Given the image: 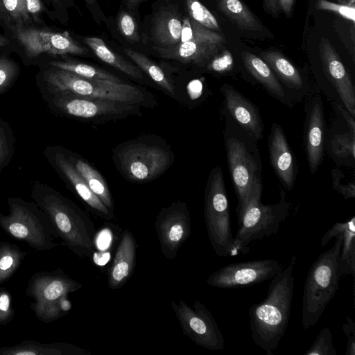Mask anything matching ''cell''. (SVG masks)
<instances>
[{
  "instance_id": "obj_1",
  "label": "cell",
  "mask_w": 355,
  "mask_h": 355,
  "mask_svg": "<svg viewBox=\"0 0 355 355\" xmlns=\"http://www.w3.org/2000/svg\"><path fill=\"white\" fill-rule=\"evenodd\" d=\"M296 263L292 255L270 279L266 297L248 311L252 340L268 355L274 354L288 324Z\"/></svg>"
},
{
  "instance_id": "obj_2",
  "label": "cell",
  "mask_w": 355,
  "mask_h": 355,
  "mask_svg": "<svg viewBox=\"0 0 355 355\" xmlns=\"http://www.w3.org/2000/svg\"><path fill=\"white\" fill-rule=\"evenodd\" d=\"M31 196L49 218L57 238L77 256L92 259L95 231L86 214L58 191L39 181L33 182Z\"/></svg>"
},
{
  "instance_id": "obj_3",
  "label": "cell",
  "mask_w": 355,
  "mask_h": 355,
  "mask_svg": "<svg viewBox=\"0 0 355 355\" xmlns=\"http://www.w3.org/2000/svg\"><path fill=\"white\" fill-rule=\"evenodd\" d=\"M36 83L40 92H60L89 98L106 99L153 106V96L146 91L125 83L85 78L49 65L40 67Z\"/></svg>"
},
{
  "instance_id": "obj_4",
  "label": "cell",
  "mask_w": 355,
  "mask_h": 355,
  "mask_svg": "<svg viewBox=\"0 0 355 355\" xmlns=\"http://www.w3.org/2000/svg\"><path fill=\"white\" fill-rule=\"evenodd\" d=\"M336 237L334 245L322 252L311 266L302 296V324L306 329L314 326L338 290L341 279L338 268L343 234L335 223L322 236L320 244L327 245Z\"/></svg>"
},
{
  "instance_id": "obj_5",
  "label": "cell",
  "mask_w": 355,
  "mask_h": 355,
  "mask_svg": "<svg viewBox=\"0 0 355 355\" xmlns=\"http://www.w3.org/2000/svg\"><path fill=\"white\" fill-rule=\"evenodd\" d=\"M261 193L259 176L243 205L236 209L238 227L233 240L235 255L247 254L252 242L277 234L281 223L288 217L291 202L286 201L284 191H281L279 201L272 205L261 202Z\"/></svg>"
},
{
  "instance_id": "obj_6",
  "label": "cell",
  "mask_w": 355,
  "mask_h": 355,
  "mask_svg": "<svg viewBox=\"0 0 355 355\" xmlns=\"http://www.w3.org/2000/svg\"><path fill=\"white\" fill-rule=\"evenodd\" d=\"M113 160L124 178L144 183L164 173L173 163L174 155L164 141L148 135L117 146L113 150Z\"/></svg>"
},
{
  "instance_id": "obj_7",
  "label": "cell",
  "mask_w": 355,
  "mask_h": 355,
  "mask_svg": "<svg viewBox=\"0 0 355 355\" xmlns=\"http://www.w3.org/2000/svg\"><path fill=\"white\" fill-rule=\"evenodd\" d=\"M9 37L12 53H17L26 66L41 67L67 55L87 53L68 31H56L46 25L17 28Z\"/></svg>"
},
{
  "instance_id": "obj_8",
  "label": "cell",
  "mask_w": 355,
  "mask_h": 355,
  "mask_svg": "<svg viewBox=\"0 0 355 355\" xmlns=\"http://www.w3.org/2000/svg\"><path fill=\"white\" fill-rule=\"evenodd\" d=\"M41 93L49 110L60 116L99 123L141 114L139 105L60 92Z\"/></svg>"
},
{
  "instance_id": "obj_9",
  "label": "cell",
  "mask_w": 355,
  "mask_h": 355,
  "mask_svg": "<svg viewBox=\"0 0 355 355\" xmlns=\"http://www.w3.org/2000/svg\"><path fill=\"white\" fill-rule=\"evenodd\" d=\"M9 214H0V225L16 239L26 242L37 250L56 245L53 226L47 215L33 202L20 198H8Z\"/></svg>"
},
{
  "instance_id": "obj_10",
  "label": "cell",
  "mask_w": 355,
  "mask_h": 355,
  "mask_svg": "<svg viewBox=\"0 0 355 355\" xmlns=\"http://www.w3.org/2000/svg\"><path fill=\"white\" fill-rule=\"evenodd\" d=\"M204 215L211 245L216 255L222 257L235 255L231 230L229 201L220 166L211 172L207 181Z\"/></svg>"
},
{
  "instance_id": "obj_11",
  "label": "cell",
  "mask_w": 355,
  "mask_h": 355,
  "mask_svg": "<svg viewBox=\"0 0 355 355\" xmlns=\"http://www.w3.org/2000/svg\"><path fill=\"white\" fill-rule=\"evenodd\" d=\"M183 334L198 345L218 351L225 348V339L216 320L206 306L196 301L192 309L184 301H171Z\"/></svg>"
},
{
  "instance_id": "obj_12",
  "label": "cell",
  "mask_w": 355,
  "mask_h": 355,
  "mask_svg": "<svg viewBox=\"0 0 355 355\" xmlns=\"http://www.w3.org/2000/svg\"><path fill=\"white\" fill-rule=\"evenodd\" d=\"M191 21L194 29L191 40L170 47L155 49L163 58L204 67L216 55L225 40L220 34L202 26L192 19Z\"/></svg>"
},
{
  "instance_id": "obj_13",
  "label": "cell",
  "mask_w": 355,
  "mask_h": 355,
  "mask_svg": "<svg viewBox=\"0 0 355 355\" xmlns=\"http://www.w3.org/2000/svg\"><path fill=\"white\" fill-rule=\"evenodd\" d=\"M282 265L275 259H258L226 265L214 272L207 284L217 288L251 286L271 279Z\"/></svg>"
},
{
  "instance_id": "obj_14",
  "label": "cell",
  "mask_w": 355,
  "mask_h": 355,
  "mask_svg": "<svg viewBox=\"0 0 355 355\" xmlns=\"http://www.w3.org/2000/svg\"><path fill=\"white\" fill-rule=\"evenodd\" d=\"M155 227L162 254L173 259L191 232L187 205L178 201L162 208L157 216Z\"/></svg>"
},
{
  "instance_id": "obj_15",
  "label": "cell",
  "mask_w": 355,
  "mask_h": 355,
  "mask_svg": "<svg viewBox=\"0 0 355 355\" xmlns=\"http://www.w3.org/2000/svg\"><path fill=\"white\" fill-rule=\"evenodd\" d=\"M44 155L67 186L87 205L94 214L105 220L114 218V213L110 211L89 189L85 181L71 164L63 147L49 146L44 149Z\"/></svg>"
},
{
  "instance_id": "obj_16",
  "label": "cell",
  "mask_w": 355,
  "mask_h": 355,
  "mask_svg": "<svg viewBox=\"0 0 355 355\" xmlns=\"http://www.w3.org/2000/svg\"><path fill=\"white\" fill-rule=\"evenodd\" d=\"M228 166L240 208L246 200L254 180L259 177L257 165L243 142L235 137L226 141Z\"/></svg>"
},
{
  "instance_id": "obj_17",
  "label": "cell",
  "mask_w": 355,
  "mask_h": 355,
  "mask_svg": "<svg viewBox=\"0 0 355 355\" xmlns=\"http://www.w3.org/2000/svg\"><path fill=\"white\" fill-rule=\"evenodd\" d=\"M319 53L323 69L346 110L355 116V89L350 74L328 39L322 37Z\"/></svg>"
},
{
  "instance_id": "obj_18",
  "label": "cell",
  "mask_w": 355,
  "mask_h": 355,
  "mask_svg": "<svg viewBox=\"0 0 355 355\" xmlns=\"http://www.w3.org/2000/svg\"><path fill=\"white\" fill-rule=\"evenodd\" d=\"M222 91L227 110L234 121L255 139H262L261 118L254 105L229 85H225Z\"/></svg>"
},
{
  "instance_id": "obj_19",
  "label": "cell",
  "mask_w": 355,
  "mask_h": 355,
  "mask_svg": "<svg viewBox=\"0 0 355 355\" xmlns=\"http://www.w3.org/2000/svg\"><path fill=\"white\" fill-rule=\"evenodd\" d=\"M269 152L271 164L284 187L288 191L293 188L295 168L293 155L282 128L272 124L269 137Z\"/></svg>"
},
{
  "instance_id": "obj_20",
  "label": "cell",
  "mask_w": 355,
  "mask_h": 355,
  "mask_svg": "<svg viewBox=\"0 0 355 355\" xmlns=\"http://www.w3.org/2000/svg\"><path fill=\"white\" fill-rule=\"evenodd\" d=\"M324 113L320 98H315L310 109L305 135V145L310 171L314 174L323 157Z\"/></svg>"
},
{
  "instance_id": "obj_21",
  "label": "cell",
  "mask_w": 355,
  "mask_h": 355,
  "mask_svg": "<svg viewBox=\"0 0 355 355\" xmlns=\"http://www.w3.org/2000/svg\"><path fill=\"white\" fill-rule=\"evenodd\" d=\"M137 243L132 233L125 230L109 271L108 286L111 289L122 287L131 276L135 263Z\"/></svg>"
},
{
  "instance_id": "obj_22",
  "label": "cell",
  "mask_w": 355,
  "mask_h": 355,
  "mask_svg": "<svg viewBox=\"0 0 355 355\" xmlns=\"http://www.w3.org/2000/svg\"><path fill=\"white\" fill-rule=\"evenodd\" d=\"M82 285L62 271L47 277V284L39 293V304L47 305V312L53 319L60 315V304L69 293L80 289Z\"/></svg>"
},
{
  "instance_id": "obj_23",
  "label": "cell",
  "mask_w": 355,
  "mask_h": 355,
  "mask_svg": "<svg viewBox=\"0 0 355 355\" xmlns=\"http://www.w3.org/2000/svg\"><path fill=\"white\" fill-rule=\"evenodd\" d=\"M3 2L15 30L46 26L44 17H48V12L42 0H3Z\"/></svg>"
},
{
  "instance_id": "obj_24",
  "label": "cell",
  "mask_w": 355,
  "mask_h": 355,
  "mask_svg": "<svg viewBox=\"0 0 355 355\" xmlns=\"http://www.w3.org/2000/svg\"><path fill=\"white\" fill-rule=\"evenodd\" d=\"M64 151L89 189L110 211L114 213L112 196L108 185L101 173L79 155L66 148H64Z\"/></svg>"
},
{
  "instance_id": "obj_25",
  "label": "cell",
  "mask_w": 355,
  "mask_h": 355,
  "mask_svg": "<svg viewBox=\"0 0 355 355\" xmlns=\"http://www.w3.org/2000/svg\"><path fill=\"white\" fill-rule=\"evenodd\" d=\"M219 10L239 29L261 33L265 27L241 0H216Z\"/></svg>"
},
{
  "instance_id": "obj_26",
  "label": "cell",
  "mask_w": 355,
  "mask_h": 355,
  "mask_svg": "<svg viewBox=\"0 0 355 355\" xmlns=\"http://www.w3.org/2000/svg\"><path fill=\"white\" fill-rule=\"evenodd\" d=\"M343 234L338 268L340 278L347 275L355 277V216L344 222L336 223Z\"/></svg>"
},
{
  "instance_id": "obj_27",
  "label": "cell",
  "mask_w": 355,
  "mask_h": 355,
  "mask_svg": "<svg viewBox=\"0 0 355 355\" xmlns=\"http://www.w3.org/2000/svg\"><path fill=\"white\" fill-rule=\"evenodd\" d=\"M241 58L248 71L268 92L279 98H285L284 89L273 71L263 59L247 51L241 53Z\"/></svg>"
},
{
  "instance_id": "obj_28",
  "label": "cell",
  "mask_w": 355,
  "mask_h": 355,
  "mask_svg": "<svg viewBox=\"0 0 355 355\" xmlns=\"http://www.w3.org/2000/svg\"><path fill=\"white\" fill-rule=\"evenodd\" d=\"M83 42L103 62L134 78H142V72L138 67L110 50L102 39L85 37Z\"/></svg>"
},
{
  "instance_id": "obj_29",
  "label": "cell",
  "mask_w": 355,
  "mask_h": 355,
  "mask_svg": "<svg viewBox=\"0 0 355 355\" xmlns=\"http://www.w3.org/2000/svg\"><path fill=\"white\" fill-rule=\"evenodd\" d=\"M261 57L288 87L296 89L303 87L300 73L284 55L276 51H268L261 53Z\"/></svg>"
},
{
  "instance_id": "obj_30",
  "label": "cell",
  "mask_w": 355,
  "mask_h": 355,
  "mask_svg": "<svg viewBox=\"0 0 355 355\" xmlns=\"http://www.w3.org/2000/svg\"><path fill=\"white\" fill-rule=\"evenodd\" d=\"M182 22L173 12H162L153 27V36L159 47H170L180 41Z\"/></svg>"
},
{
  "instance_id": "obj_31",
  "label": "cell",
  "mask_w": 355,
  "mask_h": 355,
  "mask_svg": "<svg viewBox=\"0 0 355 355\" xmlns=\"http://www.w3.org/2000/svg\"><path fill=\"white\" fill-rule=\"evenodd\" d=\"M44 65H49L72 72L85 78L108 80L116 83H123L118 76L103 69L87 64L79 62L66 58L55 59L48 62Z\"/></svg>"
},
{
  "instance_id": "obj_32",
  "label": "cell",
  "mask_w": 355,
  "mask_h": 355,
  "mask_svg": "<svg viewBox=\"0 0 355 355\" xmlns=\"http://www.w3.org/2000/svg\"><path fill=\"white\" fill-rule=\"evenodd\" d=\"M124 52L136 63L141 70L144 71L162 89L172 96H175V90L174 86L164 71L156 64L149 60L145 55L131 49H125Z\"/></svg>"
},
{
  "instance_id": "obj_33",
  "label": "cell",
  "mask_w": 355,
  "mask_h": 355,
  "mask_svg": "<svg viewBox=\"0 0 355 355\" xmlns=\"http://www.w3.org/2000/svg\"><path fill=\"white\" fill-rule=\"evenodd\" d=\"M21 68L10 54L0 52V95L9 90L17 80Z\"/></svg>"
},
{
  "instance_id": "obj_34",
  "label": "cell",
  "mask_w": 355,
  "mask_h": 355,
  "mask_svg": "<svg viewBox=\"0 0 355 355\" xmlns=\"http://www.w3.org/2000/svg\"><path fill=\"white\" fill-rule=\"evenodd\" d=\"M15 144V137L11 126L0 118V173L12 160Z\"/></svg>"
},
{
  "instance_id": "obj_35",
  "label": "cell",
  "mask_w": 355,
  "mask_h": 355,
  "mask_svg": "<svg viewBox=\"0 0 355 355\" xmlns=\"http://www.w3.org/2000/svg\"><path fill=\"white\" fill-rule=\"evenodd\" d=\"M186 5L193 20L209 30L214 31L220 30L214 15L198 0H186Z\"/></svg>"
},
{
  "instance_id": "obj_36",
  "label": "cell",
  "mask_w": 355,
  "mask_h": 355,
  "mask_svg": "<svg viewBox=\"0 0 355 355\" xmlns=\"http://www.w3.org/2000/svg\"><path fill=\"white\" fill-rule=\"evenodd\" d=\"M305 355H336L337 352L333 345V338L330 329L324 327L312 345L304 353Z\"/></svg>"
},
{
  "instance_id": "obj_37",
  "label": "cell",
  "mask_w": 355,
  "mask_h": 355,
  "mask_svg": "<svg viewBox=\"0 0 355 355\" xmlns=\"http://www.w3.org/2000/svg\"><path fill=\"white\" fill-rule=\"evenodd\" d=\"M334 154L338 157H355V135L348 132L336 135L331 141Z\"/></svg>"
},
{
  "instance_id": "obj_38",
  "label": "cell",
  "mask_w": 355,
  "mask_h": 355,
  "mask_svg": "<svg viewBox=\"0 0 355 355\" xmlns=\"http://www.w3.org/2000/svg\"><path fill=\"white\" fill-rule=\"evenodd\" d=\"M47 12L48 17L55 21L66 24L68 20V9L73 6V0H42Z\"/></svg>"
},
{
  "instance_id": "obj_39",
  "label": "cell",
  "mask_w": 355,
  "mask_h": 355,
  "mask_svg": "<svg viewBox=\"0 0 355 355\" xmlns=\"http://www.w3.org/2000/svg\"><path fill=\"white\" fill-rule=\"evenodd\" d=\"M295 0H263L264 11L274 17L284 14L289 18L293 15Z\"/></svg>"
},
{
  "instance_id": "obj_40",
  "label": "cell",
  "mask_w": 355,
  "mask_h": 355,
  "mask_svg": "<svg viewBox=\"0 0 355 355\" xmlns=\"http://www.w3.org/2000/svg\"><path fill=\"white\" fill-rule=\"evenodd\" d=\"M315 8L318 10L333 12L339 16L351 21L353 24L355 21V8L342 3H336L327 0H319Z\"/></svg>"
},
{
  "instance_id": "obj_41",
  "label": "cell",
  "mask_w": 355,
  "mask_h": 355,
  "mask_svg": "<svg viewBox=\"0 0 355 355\" xmlns=\"http://www.w3.org/2000/svg\"><path fill=\"white\" fill-rule=\"evenodd\" d=\"M118 26L120 31L131 42L139 40L137 24L132 17L125 12H122L118 18Z\"/></svg>"
},
{
  "instance_id": "obj_42",
  "label": "cell",
  "mask_w": 355,
  "mask_h": 355,
  "mask_svg": "<svg viewBox=\"0 0 355 355\" xmlns=\"http://www.w3.org/2000/svg\"><path fill=\"white\" fill-rule=\"evenodd\" d=\"M343 173L339 169H333L331 171L332 184L334 189L340 193L345 200L355 198V185L352 182L347 185H343L340 180L343 178Z\"/></svg>"
},
{
  "instance_id": "obj_43",
  "label": "cell",
  "mask_w": 355,
  "mask_h": 355,
  "mask_svg": "<svg viewBox=\"0 0 355 355\" xmlns=\"http://www.w3.org/2000/svg\"><path fill=\"white\" fill-rule=\"evenodd\" d=\"M233 58L228 51H224L218 56L215 55L207 64V68L216 72L225 71L232 67Z\"/></svg>"
},
{
  "instance_id": "obj_44",
  "label": "cell",
  "mask_w": 355,
  "mask_h": 355,
  "mask_svg": "<svg viewBox=\"0 0 355 355\" xmlns=\"http://www.w3.org/2000/svg\"><path fill=\"white\" fill-rule=\"evenodd\" d=\"M343 330L347 338L345 355H355V324L351 318L346 317Z\"/></svg>"
},
{
  "instance_id": "obj_45",
  "label": "cell",
  "mask_w": 355,
  "mask_h": 355,
  "mask_svg": "<svg viewBox=\"0 0 355 355\" xmlns=\"http://www.w3.org/2000/svg\"><path fill=\"white\" fill-rule=\"evenodd\" d=\"M0 27L3 29L4 34L8 37L15 31L13 24L5 8L3 0H0Z\"/></svg>"
},
{
  "instance_id": "obj_46",
  "label": "cell",
  "mask_w": 355,
  "mask_h": 355,
  "mask_svg": "<svg viewBox=\"0 0 355 355\" xmlns=\"http://www.w3.org/2000/svg\"><path fill=\"white\" fill-rule=\"evenodd\" d=\"M194 29L189 18H184L182 22V30L180 42L191 40L193 36Z\"/></svg>"
},
{
  "instance_id": "obj_47",
  "label": "cell",
  "mask_w": 355,
  "mask_h": 355,
  "mask_svg": "<svg viewBox=\"0 0 355 355\" xmlns=\"http://www.w3.org/2000/svg\"><path fill=\"white\" fill-rule=\"evenodd\" d=\"M338 109L340 110L347 125L349 126L350 132L355 135L354 117L346 109L343 108L340 105H338Z\"/></svg>"
},
{
  "instance_id": "obj_48",
  "label": "cell",
  "mask_w": 355,
  "mask_h": 355,
  "mask_svg": "<svg viewBox=\"0 0 355 355\" xmlns=\"http://www.w3.org/2000/svg\"><path fill=\"white\" fill-rule=\"evenodd\" d=\"M12 43L10 38L4 33H0V52L11 54L12 53Z\"/></svg>"
},
{
  "instance_id": "obj_49",
  "label": "cell",
  "mask_w": 355,
  "mask_h": 355,
  "mask_svg": "<svg viewBox=\"0 0 355 355\" xmlns=\"http://www.w3.org/2000/svg\"><path fill=\"white\" fill-rule=\"evenodd\" d=\"M13 262L12 257L9 254L1 257L0 259V270L3 271L8 270L12 267Z\"/></svg>"
},
{
  "instance_id": "obj_50",
  "label": "cell",
  "mask_w": 355,
  "mask_h": 355,
  "mask_svg": "<svg viewBox=\"0 0 355 355\" xmlns=\"http://www.w3.org/2000/svg\"><path fill=\"white\" fill-rule=\"evenodd\" d=\"M10 306V298L6 293L0 295V310L7 311Z\"/></svg>"
},
{
  "instance_id": "obj_51",
  "label": "cell",
  "mask_w": 355,
  "mask_h": 355,
  "mask_svg": "<svg viewBox=\"0 0 355 355\" xmlns=\"http://www.w3.org/2000/svg\"><path fill=\"white\" fill-rule=\"evenodd\" d=\"M60 307L62 312H68L71 309V304L67 297H64L62 300Z\"/></svg>"
},
{
  "instance_id": "obj_52",
  "label": "cell",
  "mask_w": 355,
  "mask_h": 355,
  "mask_svg": "<svg viewBox=\"0 0 355 355\" xmlns=\"http://www.w3.org/2000/svg\"><path fill=\"white\" fill-rule=\"evenodd\" d=\"M144 0H128L127 3L128 6L130 8H134L135 6L141 3Z\"/></svg>"
},
{
  "instance_id": "obj_53",
  "label": "cell",
  "mask_w": 355,
  "mask_h": 355,
  "mask_svg": "<svg viewBox=\"0 0 355 355\" xmlns=\"http://www.w3.org/2000/svg\"><path fill=\"white\" fill-rule=\"evenodd\" d=\"M339 1V3L354 6L355 0H337Z\"/></svg>"
}]
</instances>
